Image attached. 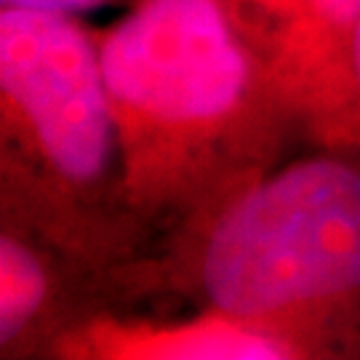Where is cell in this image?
I'll use <instances>...</instances> for the list:
<instances>
[{
    "label": "cell",
    "mask_w": 360,
    "mask_h": 360,
    "mask_svg": "<svg viewBox=\"0 0 360 360\" xmlns=\"http://www.w3.org/2000/svg\"><path fill=\"white\" fill-rule=\"evenodd\" d=\"M94 38L126 200L155 243L312 144L219 0H131Z\"/></svg>",
    "instance_id": "6da1fadb"
},
{
    "label": "cell",
    "mask_w": 360,
    "mask_h": 360,
    "mask_svg": "<svg viewBox=\"0 0 360 360\" xmlns=\"http://www.w3.org/2000/svg\"><path fill=\"white\" fill-rule=\"evenodd\" d=\"M129 304L214 309L360 360V144H309L158 238Z\"/></svg>",
    "instance_id": "7a4b0ae2"
},
{
    "label": "cell",
    "mask_w": 360,
    "mask_h": 360,
    "mask_svg": "<svg viewBox=\"0 0 360 360\" xmlns=\"http://www.w3.org/2000/svg\"><path fill=\"white\" fill-rule=\"evenodd\" d=\"M0 219L129 278L155 235L131 211L94 30L75 13L0 6Z\"/></svg>",
    "instance_id": "3957f363"
},
{
    "label": "cell",
    "mask_w": 360,
    "mask_h": 360,
    "mask_svg": "<svg viewBox=\"0 0 360 360\" xmlns=\"http://www.w3.org/2000/svg\"><path fill=\"white\" fill-rule=\"evenodd\" d=\"M312 144H360L352 40L360 0H219Z\"/></svg>",
    "instance_id": "277c9868"
},
{
    "label": "cell",
    "mask_w": 360,
    "mask_h": 360,
    "mask_svg": "<svg viewBox=\"0 0 360 360\" xmlns=\"http://www.w3.org/2000/svg\"><path fill=\"white\" fill-rule=\"evenodd\" d=\"M120 309L126 304L107 272L0 219V360H56L67 336Z\"/></svg>",
    "instance_id": "5b68a950"
},
{
    "label": "cell",
    "mask_w": 360,
    "mask_h": 360,
    "mask_svg": "<svg viewBox=\"0 0 360 360\" xmlns=\"http://www.w3.org/2000/svg\"><path fill=\"white\" fill-rule=\"evenodd\" d=\"M56 360H307L283 336L214 309L104 312L70 334Z\"/></svg>",
    "instance_id": "8992f818"
},
{
    "label": "cell",
    "mask_w": 360,
    "mask_h": 360,
    "mask_svg": "<svg viewBox=\"0 0 360 360\" xmlns=\"http://www.w3.org/2000/svg\"><path fill=\"white\" fill-rule=\"evenodd\" d=\"M349 70H352V91H355V99H358L360 110V25L352 40V56H349Z\"/></svg>",
    "instance_id": "52a82bcc"
},
{
    "label": "cell",
    "mask_w": 360,
    "mask_h": 360,
    "mask_svg": "<svg viewBox=\"0 0 360 360\" xmlns=\"http://www.w3.org/2000/svg\"><path fill=\"white\" fill-rule=\"evenodd\" d=\"M129 3H131V0H129Z\"/></svg>",
    "instance_id": "ba28073f"
}]
</instances>
